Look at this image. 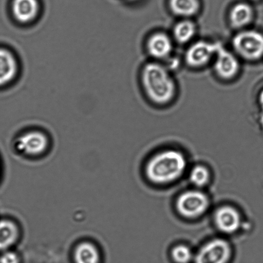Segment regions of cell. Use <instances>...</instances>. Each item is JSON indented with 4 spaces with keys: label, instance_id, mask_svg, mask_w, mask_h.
I'll list each match as a JSON object with an SVG mask.
<instances>
[{
    "label": "cell",
    "instance_id": "obj_1",
    "mask_svg": "<svg viewBox=\"0 0 263 263\" xmlns=\"http://www.w3.org/2000/svg\"><path fill=\"white\" fill-rule=\"evenodd\" d=\"M140 79L145 96L156 105H167L175 98L177 84L170 70L162 64L157 61L145 64Z\"/></svg>",
    "mask_w": 263,
    "mask_h": 263
},
{
    "label": "cell",
    "instance_id": "obj_2",
    "mask_svg": "<svg viewBox=\"0 0 263 263\" xmlns=\"http://www.w3.org/2000/svg\"><path fill=\"white\" fill-rule=\"evenodd\" d=\"M185 155L179 151L167 149L157 153L148 161L145 175L151 182L167 185L180 179L187 168Z\"/></svg>",
    "mask_w": 263,
    "mask_h": 263
},
{
    "label": "cell",
    "instance_id": "obj_3",
    "mask_svg": "<svg viewBox=\"0 0 263 263\" xmlns=\"http://www.w3.org/2000/svg\"><path fill=\"white\" fill-rule=\"evenodd\" d=\"M234 53L239 58L255 62L263 58V34L256 30L237 31L232 40Z\"/></svg>",
    "mask_w": 263,
    "mask_h": 263
},
{
    "label": "cell",
    "instance_id": "obj_4",
    "mask_svg": "<svg viewBox=\"0 0 263 263\" xmlns=\"http://www.w3.org/2000/svg\"><path fill=\"white\" fill-rule=\"evenodd\" d=\"M210 201L205 193L199 190H189L181 194L176 201L178 213L183 218H199L208 210Z\"/></svg>",
    "mask_w": 263,
    "mask_h": 263
},
{
    "label": "cell",
    "instance_id": "obj_5",
    "mask_svg": "<svg viewBox=\"0 0 263 263\" xmlns=\"http://www.w3.org/2000/svg\"><path fill=\"white\" fill-rule=\"evenodd\" d=\"M232 250L227 240L215 238L210 240L195 254L194 263H228Z\"/></svg>",
    "mask_w": 263,
    "mask_h": 263
},
{
    "label": "cell",
    "instance_id": "obj_6",
    "mask_svg": "<svg viewBox=\"0 0 263 263\" xmlns=\"http://www.w3.org/2000/svg\"><path fill=\"white\" fill-rule=\"evenodd\" d=\"M220 46L218 43L200 40L193 43L186 51V64L193 68H201L214 60Z\"/></svg>",
    "mask_w": 263,
    "mask_h": 263
},
{
    "label": "cell",
    "instance_id": "obj_7",
    "mask_svg": "<svg viewBox=\"0 0 263 263\" xmlns=\"http://www.w3.org/2000/svg\"><path fill=\"white\" fill-rule=\"evenodd\" d=\"M213 68L218 78L228 81L238 76L241 65L239 58L234 52L220 45L214 59Z\"/></svg>",
    "mask_w": 263,
    "mask_h": 263
},
{
    "label": "cell",
    "instance_id": "obj_8",
    "mask_svg": "<svg viewBox=\"0 0 263 263\" xmlns=\"http://www.w3.org/2000/svg\"><path fill=\"white\" fill-rule=\"evenodd\" d=\"M49 144V140L45 133L40 130H30L17 138V150L29 156H37L46 152Z\"/></svg>",
    "mask_w": 263,
    "mask_h": 263
},
{
    "label": "cell",
    "instance_id": "obj_9",
    "mask_svg": "<svg viewBox=\"0 0 263 263\" xmlns=\"http://www.w3.org/2000/svg\"><path fill=\"white\" fill-rule=\"evenodd\" d=\"M41 12L40 0H12L11 14L17 24L28 25L39 17Z\"/></svg>",
    "mask_w": 263,
    "mask_h": 263
},
{
    "label": "cell",
    "instance_id": "obj_10",
    "mask_svg": "<svg viewBox=\"0 0 263 263\" xmlns=\"http://www.w3.org/2000/svg\"><path fill=\"white\" fill-rule=\"evenodd\" d=\"M217 229L224 234H234L241 226V217L234 206L223 205L217 209L214 216Z\"/></svg>",
    "mask_w": 263,
    "mask_h": 263
},
{
    "label": "cell",
    "instance_id": "obj_11",
    "mask_svg": "<svg viewBox=\"0 0 263 263\" xmlns=\"http://www.w3.org/2000/svg\"><path fill=\"white\" fill-rule=\"evenodd\" d=\"M20 73V63L15 53L8 48L0 47V88L16 81Z\"/></svg>",
    "mask_w": 263,
    "mask_h": 263
},
{
    "label": "cell",
    "instance_id": "obj_12",
    "mask_svg": "<svg viewBox=\"0 0 263 263\" xmlns=\"http://www.w3.org/2000/svg\"><path fill=\"white\" fill-rule=\"evenodd\" d=\"M147 52L156 60H163L172 53L173 43L170 35L163 32L151 35L146 42Z\"/></svg>",
    "mask_w": 263,
    "mask_h": 263
},
{
    "label": "cell",
    "instance_id": "obj_13",
    "mask_svg": "<svg viewBox=\"0 0 263 263\" xmlns=\"http://www.w3.org/2000/svg\"><path fill=\"white\" fill-rule=\"evenodd\" d=\"M254 13L251 7L244 3L237 4L232 7L229 14L230 25L237 31L247 29L251 24Z\"/></svg>",
    "mask_w": 263,
    "mask_h": 263
},
{
    "label": "cell",
    "instance_id": "obj_14",
    "mask_svg": "<svg viewBox=\"0 0 263 263\" xmlns=\"http://www.w3.org/2000/svg\"><path fill=\"white\" fill-rule=\"evenodd\" d=\"M19 236V230L16 224L10 220L0 221V251L8 250Z\"/></svg>",
    "mask_w": 263,
    "mask_h": 263
},
{
    "label": "cell",
    "instance_id": "obj_15",
    "mask_svg": "<svg viewBox=\"0 0 263 263\" xmlns=\"http://www.w3.org/2000/svg\"><path fill=\"white\" fill-rule=\"evenodd\" d=\"M197 32V26L190 19H183L175 25L173 37L180 44H186L194 39Z\"/></svg>",
    "mask_w": 263,
    "mask_h": 263
},
{
    "label": "cell",
    "instance_id": "obj_16",
    "mask_svg": "<svg viewBox=\"0 0 263 263\" xmlns=\"http://www.w3.org/2000/svg\"><path fill=\"white\" fill-rule=\"evenodd\" d=\"M101 257L98 248L90 242L79 244L74 252L76 263H100Z\"/></svg>",
    "mask_w": 263,
    "mask_h": 263
},
{
    "label": "cell",
    "instance_id": "obj_17",
    "mask_svg": "<svg viewBox=\"0 0 263 263\" xmlns=\"http://www.w3.org/2000/svg\"><path fill=\"white\" fill-rule=\"evenodd\" d=\"M170 6L174 14L183 19L195 16L200 9L198 0H170Z\"/></svg>",
    "mask_w": 263,
    "mask_h": 263
},
{
    "label": "cell",
    "instance_id": "obj_18",
    "mask_svg": "<svg viewBox=\"0 0 263 263\" xmlns=\"http://www.w3.org/2000/svg\"><path fill=\"white\" fill-rule=\"evenodd\" d=\"M211 174L208 168L203 165H195L190 171L191 182L198 188L205 187L210 182Z\"/></svg>",
    "mask_w": 263,
    "mask_h": 263
},
{
    "label": "cell",
    "instance_id": "obj_19",
    "mask_svg": "<svg viewBox=\"0 0 263 263\" xmlns=\"http://www.w3.org/2000/svg\"><path fill=\"white\" fill-rule=\"evenodd\" d=\"M171 254L176 263H190L195 257L193 250L185 245H178L173 247Z\"/></svg>",
    "mask_w": 263,
    "mask_h": 263
},
{
    "label": "cell",
    "instance_id": "obj_20",
    "mask_svg": "<svg viewBox=\"0 0 263 263\" xmlns=\"http://www.w3.org/2000/svg\"><path fill=\"white\" fill-rule=\"evenodd\" d=\"M20 259L18 255L16 252L9 251L3 252L0 257V263H20Z\"/></svg>",
    "mask_w": 263,
    "mask_h": 263
}]
</instances>
